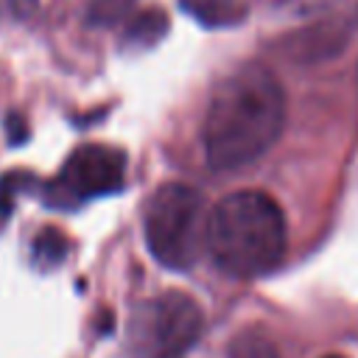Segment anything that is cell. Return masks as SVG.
Returning a JSON list of instances; mask_svg holds the SVG:
<instances>
[{
  "label": "cell",
  "instance_id": "obj_1",
  "mask_svg": "<svg viewBox=\"0 0 358 358\" xmlns=\"http://www.w3.org/2000/svg\"><path fill=\"white\" fill-rule=\"evenodd\" d=\"M285 92L263 64H241L227 73L207 103L201 143L207 165L235 171L260 159L282 134Z\"/></svg>",
  "mask_w": 358,
  "mask_h": 358
},
{
  "label": "cell",
  "instance_id": "obj_2",
  "mask_svg": "<svg viewBox=\"0 0 358 358\" xmlns=\"http://www.w3.org/2000/svg\"><path fill=\"white\" fill-rule=\"evenodd\" d=\"M288 243L282 207L263 190L227 193L207 215V252L229 277H260L271 271Z\"/></svg>",
  "mask_w": 358,
  "mask_h": 358
},
{
  "label": "cell",
  "instance_id": "obj_3",
  "mask_svg": "<svg viewBox=\"0 0 358 358\" xmlns=\"http://www.w3.org/2000/svg\"><path fill=\"white\" fill-rule=\"evenodd\" d=\"M207 199L185 182L159 185L145 201L143 232L157 263L187 271L207 249Z\"/></svg>",
  "mask_w": 358,
  "mask_h": 358
},
{
  "label": "cell",
  "instance_id": "obj_4",
  "mask_svg": "<svg viewBox=\"0 0 358 358\" xmlns=\"http://www.w3.org/2000/svg\"><path fill=\"white\" fill-rule=\"evenodd\" d=\"M201 330H204L201 305L182 291H165L134 308L129 322V355L179 358L199 341Z\"/></svg>",
  "mask_w": 358,
  "mask_h": 358
},
{
  "label": "cell",
  "instance_id": "obj_5",
  "mask_svg": "<svg viewBox=\"0 0 358 358\" xmlns=\"http://www.w3.org/2000/svg\"><path fill=\"white\" fill-rule=\"evenodd\" d=\"M123 176H126L123 151L103 143H87L78 145L62 165V173L56 179V193L59 199L67 201H90L98 196L117 193L123 187Z\"/></svg>",
  "mask_w": 358,
  "mask_h": 358
},
{
  "label": "cell",
  "instance_id": "obj_6",
  "mask_svg": "<svg viewBox=\"0 0 358 358\" xmlns=\"http://www.w3.org/2000/svg\"><path fill=\"white\" fill-rule=\"evenodd\" d=\"M229 358H280V350L274 347V341L255 327L241 330L232 341H229Z\"/></svg>",
  "mask_w": 358,
  "mask_h": 358
},
{
  "label": "cell",
  "instance_id": "obj_7",
  "mask_svg": "<svg viewBox=\"0 0 358 358\" xmlns=\"http://www.w3.org/2000/svg\"><path fill=\"white\" fill-rule=\"evenodd\" d=\"M64 252H67V241H64L56 229H45V232H39L36 241H34V255H36V260L45 263V266L59 263V260L64 257Z\"/></svg>",
  "mask_w": 358,
  "mask_h": 358
},
{
  "label": "cell",
  "instance_id": "obj_8",
  "mask_svg": "<svg viewBox=\"0 0 358 358\" xmlns=\"http://www.w3.org/2000/svg\"><path fill=\"white\" fill-rule=\"evenodd\" d=\"M162 31H165V17L157 14V11H148V14H143V17H137V20L131 22L129 36L137 39V42H151V39H157Z\"/></svg>",
  "mask_w": 358,
  "mask_h": 358
},
{
  "label": "cell",
  "instance_id": "obj_9",
  "mask_svg": "<svg viewBox=\"0 0 358 358\" xmlns=\"http://www.w3.org/2000/svg\"><path fill=\"white\" fill-rule=\"evenodd\" d=\"M131 3H134V0H92L90 14H92L95 22H112V20L123 17Z\"/></svg>",
  "mask_w": 358,
  "mask_h": 358
},
{
  "label": "cell",
  "instance_id": "obj_10",
  "mask_svg": "<svg viewBox=\"0 0 358 358\" xmlns=\"http://www.w3.org/2000/svg\"><path fill=\"white\" fill-rule=\"evenodd\" d=\"M324 358H341V355H324Z\"/></svg>",
  "mask_w": 358,
  "mask_h": 358
}]
</instances>
